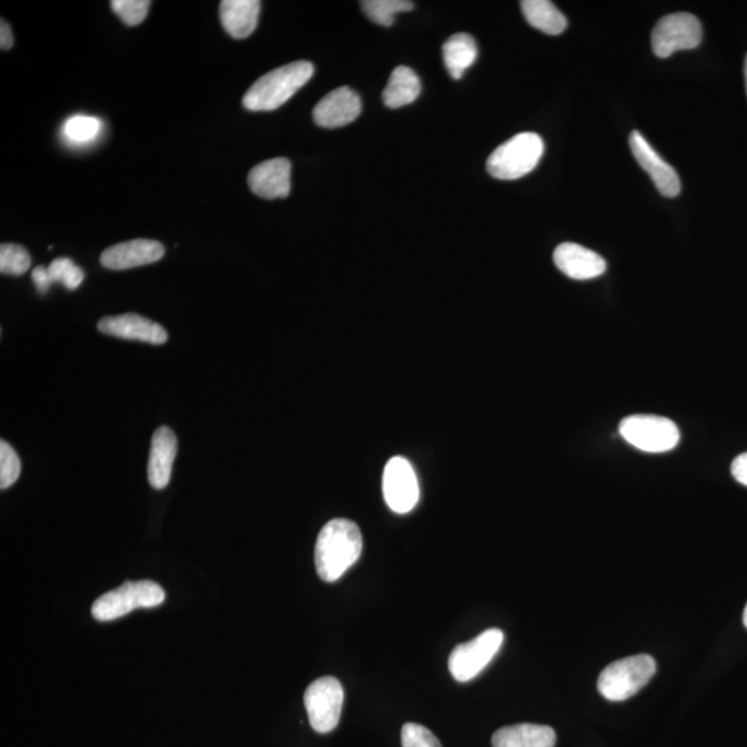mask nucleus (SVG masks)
Instances as JSON below:
<instances>
[{
	"label": "nucleus",
	"mask_w": 747,
	"mask_h": 747,
	"mask_svg": "<svg viewBox=\"0 0 747 747\" xmlns=\"http://www.w3.org/2000/svg\"><path fill=\"white\" fill-rule=\"evenodd\" d=\"M361 551L359 526L344 518L330 520L315 541V571L323 582L334 583L356 564Z\"/></svg>",
	"instance_id": "nucleus-1"
},
{
	"label": "nucleus",
	"mask_w": 747,
	"mask_h": 747,
	"mask_svg": "<svg viewBox=\"0 0 747 747\" xmlns=\"http://www.w3.org/2000/svg\"><path fill=\"white\" fill-rule=\"evenodd\" d=\"M314 67L309 61H294L277 68L257 81L243 97V105L250 112H273L312 79Z\"/></svg>",
	"instance_id": "nucleus-2"
},
{
	"label": "nucleus",
	"mask_w": 747,
	"mask_h": 747,
	"mask_svg": "<svg viewBox=\"0 0 747 747\" xmlns=\"http://www.w3.org/2000/svg\"><path fill=\"white\" fill-rule=\"evenodd\" d=\"M543 154V139L533 131H524L492 152L487 172L499 181H517L533 171Z\"/></svg>",
	"instance_id": "nucleus-3"
},
{
	"label": "nucleus",
	"mask_w": 747,
	"mask_h": 747,
	"mask_svg": "<svg viewBox=\"0 0 747 747\" xmlns=\"http://www.w3.org/2000/svg\"><path fill=\"white\" fill-rule=\"evenodd\" d=\"M656 673V662L650 655H635L613 662L598 678V691L610 702L628 701L639 693Z\"/></svg>",
	"instance_id": "nucleus-4"
},
{
	"label": "nucleus",
	"mask_w": 747,
	"mask_h": 747,
	"mask_svg": "<svg viewBox=\"0 0 747 747\" xmlns=\"http://www.w3.org/2000/svg\"><path fill=\"white\" fill-rule=\"evenodd\" d=\"M164 601L165 591L160 584L151 581L125 582L94 601L92 617L99 622H112L135 609L154 608Z\"/></svg>",
	"instance_id": "nucleus-5"
},
{
	"label": "nucleus",
	"mask_w": 747,
	"mask_h": 747,
	"mask_svg": "<svg viewBox=\"0 0 747 747\" xmlns=\"http://www.w3.org/2000/svg\"><path fill=\"white\" fill-rule=\"evenodd\" d=\"M619 433L628 444L645 452H666L680 444L677 425L659 415H629L620 423Z\"/></svg>",
	"instance_id": "nucleus-6"
},
{
	"label": "nucleus",
	"mask_w": 747,
	"mask_h": 747,
	"mask_svg": "<svg viewBox=\"0 0 747 747\" xmlns=\"http://www.w3.org/2000/svg\"><path fill=\"white\" fill-rule=\"evenodd\" d=\"M504 643V633L498 629H489L476 639L457 645L449 657V670L459 682H468L481 675L489 663L498 654Z\"/></svg>",
	"instance_id": "nucleus-7"
},
{
	"label": "nucleus",
	"mask_w": 747,
	"mask_h": 747,
	"mask_svg": "<svg viewBox=\"0 0 747 747\" xmlns=\"http://www.w3.org/2000/svg\"><path fill=\"white\" fill-rule=\"evenodd\" d=\"M702 38V24L696 15L676 13L666 15L655 25L651 45L659 59H667L678 50L697 49Z\"/></svg>",
	"instance_id": "nucleus-8"
},
{
	"label": "nucleus",
	"mask_w": 747,
	"mask_h": 747,
	"mask_svg": "<svg viewBox=\"0 0 747 747\" xmlns=\"http://www.w3.org/2000/svg\"><path fill=\"white\" fill-rule=\"evenodd\" d=\"M303 702L310 727L315 733L329 734L338 727L344 704V688L336 678L322 677L310 683L304 692Z\"/></svg>",
	"instance_id": "nucleus-9"
},
{
	"label": "nucleus",
	"mask_w": 747,
	"mask_h": 747,
	"mask_svg": "<svg viewBox=\"0 0 747 747\" xmlns=\"http://www.w3.org/2000/svg\"><path fill=\"white\" fill-rule=\"evenodd\" d=\"M382 492L388 507L398 514H407L420 499L418 479L412 464L403 457L388 461L382 476Z\"/></svg>",
	"instance_id": "nucleus-10"
},
{
	"label": "nucleus",
	"mask_w": 747,
	"mask_h": 747,
	"mask_svg": "<svg viewBox=\"0 0 747 747\" xmlns=\"http://www.w3.org/2000/svg\"><path fill=\"white\" fill-rule=\"evenodd\" d=\"M629 145L639 165L643 168L652 181H654L657 192L667 198L677 197L681 192V181L675 168L667 164L657 152L652 149L648 141L639 130L630 135Z\"/></svg>",
	"instance_id": "nucleus-11"
},
{
	"label": "nucleus",
	"mask_w": 747,
	"mask_h": 747,
	"mask_svg": "<svg viewBox=\"0 0 747 747\" xmlns=\"http://www.w3.org/2000/svg\"><path fill=\"white\" fill-rule=\"evenodd\" d=\"M361 113V100L354 89L342 87L324 96L313 110L314 123L335 129L354 123Z\"/></svg>",
	"instance_id": "nucleus-12"
},
{
	"label": "nucleus",
	"mask_w": 747,
	"mask_h": 747,
	"mask_svg": "<svg viewBox=\"0 0 747 747\" xmlns=\"http://www.w3.org/2000/svg\"><path fill=\"white\" fill-rule=\"evenodd\" d=\"M97 329L105 335L152 345H164L168 341V333L162 325L140 314L108 315L100 320Z\"/></svg>",
	"instance_id": "nucleus-13"
},
{
	"label": "nucleus",
	"mask_w": 747,
	"mask_h": 747,
	"mask_svg": "<svg viewBox=\"0 0 747 747\" xmlns=\"http://www.w3.org/2000/svg\"><path fill=\"white\" fill-rule=\"evenodd\" d=\"M164 254V245L158 241L136 239L110 246L103 252L100 261L110 271H126L156 263Z\"/></svg>",
	"instance_id": "nucleus-14"
},
{
	"label": "nucleus",
	"mask_w": 747,
	"mask_h": 747,
	"mask_svg": "<svg viewBox=\"0 0 747 747\" xmlns=\"http://www.w3.org/2000/svg\"><path fill=\"white\" fill-rule=\"evenodd\" d=\"M249 186L257 197L286 198L291 192V162L287 158H273L252 168Z\"/></svg>",
	"instance_id": "nucleus-15"
},
{
	"label": "nucleus",
	"mask_w": 747,
	"mask_h": 747,
	"mask_svg": "<svg viewBox=\"0 0 747 747\" xmlns=\"http://www.w3.org/2000/svg\"><path fill=\"white\" fill-rule=\"evenodd\" d=\"M554 262L558 269L573 280H593L607 271V262L601 255L575 243L556 246Z\"/></svg>",
	"instance_id": "nucleus-16"
},
{
	"label": "nucleus",
	"mask_w": 747,
	"mask_h": 747,
	"mask_svg": "<svg viewBox=\"0 0 747 747\" xmlns=\"http://www.w3.org/2000/svg\"><path fill=\"white\" fill-rule=\"evenodd\" d=\"M177 439L175 433L168 426H161L152 435L149 467L147 476L150 485L162 491L171 481L173 461L176 459Z\"/></svg>",
	"instance_id": "nucleus-17"
},
{
	"label": "nucleus",
	"mask_w": 747,
	"mask_h": 747,
	"mask_svg": "<svg viewBox=\"0 0 747 747\" xmlns=\"http://www.w3.org/2000/svg\"><path fill=\"white\" fill-rule=\"evenodd\" d=\"M262 3L257 0H223L219 14L223 28L231 38L245 39L254 33Z\"/></svg>",
	"instance_id": "nucleus-18"
},
{
	"label": "nucleus",
	"mask_w": 747,
	"mask_h": 747,
	"mask_svg": "<svg viewBox=\"0 0 747 747\" xmlns=\"http://www.w3.org/2000/svg\"><path fill=\"white\" fill-rule=\"evenodd\" d=\"M555 744L554 729L528 723L499 728L492 738L493 747H555Z\"/></svg>",
	"instance_id": "nucleus-19"
},
{
	"label": "nucleus",
	"mask_w": 747,
	"mask_h": 747,
	"mask_svg": "<svg viewBox=\"0 0 747 747\" xmlns=\"http://www.w3.org/2000/svg\"><path fill=\"white\" fill-rule=\"evenodd\" d=\"M421 93V82L417 73L412 68L400 66L394 68L389 78L382 99L389 108H400L409 105L418 99Z\"/></svg>",
	"instance_id": "nucleus-20"
},
{
	"label": "nucleus",
	"mask_w": 747,
	"mask_h": 747,
	"mask_svg": "<svg viewBox=\"0 0 747 747\" xmlns=\"http://www.w3.org/2000/svg\"><path fill=\"white\" fill-rule=\"evenodd\" d=\"M526 21L547 35H560L567 26L564 14L549 0H524L520 2Z\"/></svg>",
	"instance_id": "nucleus-21"
},
{
	"label": "nucleus",
	"mask_w": 747,
	"mask_h": 747,
	"mask_svg": "<svg viewBox=\"0 0 747 747\" xmlns=\"http://www.w3.org/2000/svg\"><path fill=\"white\" fill-rule=\"evenodd\" d=\"M478 46L475 39L468 34H456L444 45V60L452 79H461L464 72L476 61Z\"/></svg>",
	"instance_id": "nucleus-22"
},
{
	"label": "nucleus",
	"mask_w": 747,
	"mask_h": 747,
	"mask_svg": "<svg viewBox=\"0 0 747 747\" xmlns=\"http://www.w3.org/2000/svg\"><path fill=\"white\" fill-rule=\"evenodd\" d=\"M360 7L372 23L391 26L397 20V14L410 12L414 9V3L409 0H365Z\"/></svg>",
	"instance_id": "nucleus-23"
},
{
	"label": "nucleus",
	"mask_w": 747,
	"mask_h": 747,
	"mask_svg": "<svg viewBox=\"0 0 747 747\" xmlns=\"http://www.w3.org/2000/svg\"><path fill=\"white\" fill-rule=\"evenodd\" d=\"M31 256L28 251L19 244L0 246V272L3 275L21 276L28 272Z\"/></svg>",
	"instance_id": "nucleus-24"
},
{
	"label": "nucleus",
	"mask_w": 747,
	"mask_h": 747,
	"mask_svg": "<svg viewBox=\"0 0 747 747\" xmlns=\"http://www.w3.org/2000/svg\"><path fill=\"white\" fill-rule=\"evenodd\" d=\"M100 130V120L88 115H77L65 124V136L72 143L83 145L96 138Z\"/></svg>",
	"instance_id": "nucleus-25"
},
{
	"label": "nucleus",
	"mask_w": 747,
	"mask_h": 747,
	"mask_svg": "<svg viewBox=\"0 0 747 747\" xmlns=\"http://www.w3.org/2000/svg\"><path fill=\"white\" fill-rule=\"evenodd\" d=\"M53 283H61L68 289H77L81 286L85 273L68 257H57L47 267Z\"/></svg>",
	"instance_id": "nucleus-26"
},
{
	"label": "nucleus",
	"mask_w": 747,
	"mask_h": 747,
	"mask_svg": "<svg viewBox=\"0 0 747 747\" xmlns=\"http://www.w3.org/2000/svg\"><path fill=\"white\" fill-rule=\"evenodd\" d=\"M21 472V462L18 452L8 441H0V487L2 491L18 481Z\"/></svg>",
	"instance_id": "nucleus-27"
},
{
	"label": "nucleus",
	"mask_w": 747,
	"mask_h": 747,
	"mask_svg": "<svg viewBox=\"0 0 747 747\" xmlns=\"http://www.w3.org/2000/svg\"><path fill=\"white\" fill-rule=\"evenodd\" d=\"M150 7L149 0H113L112 2L114 12L129 26L143 23Z\"/></svg>",
	"instance_id": "nucleus-28"
},
{
	"label": "nucleus",
	"mask_w": 747,
	"mask_h": 747,
	"mask_svg": "<svg viewBox=\"0 0 747 747\" xmlns=\"http://www.w3.org/2000/svg\"><path fill=\"white\" fill-rule=\"evenodd\" d=\"M403 747H441L440 742L424 725L407 723L402 728Z\"/></svg>",
	"instance_id": "nucleus-29"
},
{
	"label": "nucleus",
	"mask_w": 747,
	"mask_h": 747,
	"mask_svg": "<svg viewBox=\"0 0 747 747\" xmlns=\"http://www.w3.org/2000/svg\"><path fill=\"white\" fill-rule=\"evenodd\" d=\"M731 472L740 485L747 486V452L736 457L733 466H731Z\"/></svg>",
	"instance_id": "nucleus-30"
},
{
	"label": "nucleus",
	"mask_w": 747,
	"mask_h": 747,
	"mask_svg": "<svg viewBox=\"0 0 747 747\" xmlns=\"http://www.w3.org/2000/svg\"><path fill=\"white\" fill-rule=\"evenodd\" d=\"M33 280L41 294H46L47 291H49V288L53 283L49 275V271H47V267L44 266L36 267V269L33 272Z\"/></svg>",
	"instance_id": "nucleus-31"
},
{
	"label": "nucleus",
	"mask_w": 747,
	"mask_h": 747,
	"mask_svg": "<svg viewBox=\"0 0 747 747\" xmlns=\"http://www.w3.org/2000/svg\"><path fill=\"white\" fill-rule=\"evenodd\" d=\"M13 44L14 38L12 30H10V25L7 21L2 20V23H0V47H2V50H9L12 49Z\"/></svg>",
	"instance_id": "nucleus-32"
},
{
	"label": "nucleus",
	"mask_w": 747,
	"mask_h": 747,
	"mask_svg": "<svg viewBox=\"0 0 747 747\" xmlns=\"http://www.w3.org/2000/svg\"><path fill=\"white\" fill-rule=\"evenodd\" d=\"M745 82H746V93H747V55L745 59Z\"/></svg>",
	"instance_id": "nucleus-33"
},
{
	"label": "nucleus",
	"mask_w": 747,
	"mask_h": 747,
	"mask_svg": "<svg viewBox=\"0 0 747 747\" xmlns=\"http://www.w3.org/2000/svg\"><path fill=\"white\" fill-rule=\"evenodd\" d=\"M744 624H745V628L747 629V605H746L745 612H744Z\"/></svg>",
	"instance_id": "nucleus-34"
}]
</instances>
